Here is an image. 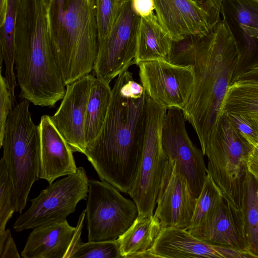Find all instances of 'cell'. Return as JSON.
<instances>
[{
  "mask_svg": "<svg viewBox=\"0 0 258 258\" xmlns=\"http://www.w3.org/2000/svg\"><path fill=\"white\" fill-rule=\"evenodd\" d=\"M197 198L177 163L169 159L161 181L154 216L162 228L187 230Z\"/></svg>",
  "mask_w": 258,
  "mask_h": 258,
  "instance_id": "obj_12",
  "label": "cell"
},
{
  "mask_svg": "<svg viewBox=\"0 0 258 258\" xmlns=\"http://www.w3.org/2000/svg\"><path fill=\"white\" fill-rule=\"evenodd\" d=\"M88 74L66 86L62 101L51 119L73 152L85 153V121L92 81Z\"/></svg>",
  "mask_w": 258,
  "mask_h": 258,
  "instance_id": "obj_14",
  "label": "cell"
},
{
  "mask_svg": "<svg viewBox=\"0 0 258 258\" xmlns=\"http://www.w3.org/2000/svg\"><path fill=\"white\" fill-rule=\"evenodd\" d=\"M146 99L144 146L136 180L127 194L136 204L140 215L153 214L168 161L161 140L167 109L154 101L147 93Z\"/></svg>",
  "mask_w": 258,
  "mask_h": 258,
  "instance_id": "obj_6",
  "label": "cell"
},
{
  "mask_svg": "<svg viewBox=\"0 0 258 258\" xmlns=\"http://www.w3.org/2000/svg\"><path fill=\"white\" fill-rule=\"evenodd\" d=\"M112 96L109 83L94 76L90 88L85 121L87 144L99 133L105 121Z\"/></svg>",
  "mask_w": 258,
  "mask_h": 258,
  "instance_id": "obj_22",
  "label": "cell"
},
{
  "mask_svg": "<svg viewBox=\"0 0 258 258\" xmlns=\"http://www.w3.org/2000/svg\"><path fill=\"white\" fill-rule=\"evenodd\" d=\"M256 116H257V115H256Z\"/></svg>",
  "mask_w": 258,
  "mask_h": 258,
  "instance_id": "obj_39",
  "label": "cell"
},
{
  "mask_svg": "<svg viewBox=\"0 0 258 258\" xmlns=\"http://www.w3.org/2000/svg\"><path fill=\"white\" fill-rule=\"evenodd\" d=\"M38 125L40 134L39 178L50 184L58 177L76 173L78 167L74 152L50 116H42Z\"/></svg>",
  "mask_w": 258,
  "mask_h": 258,
  "instance_id": "obj_16",
  "label": "cell"
},
{
  "mask_svg": "<svg viewBox=\"0 0 258 258\" xmlns=\"http://www.w3.org/2000/svg\"><path fill=\"white\" fill-rule=\"evenodd\" d=\"M157 257L152 251V248L133 254L130 258H152Z\"/></svg>",
  "mask_w": 258,
  "mask_h": 258,
  "instance_id": "obj_37",
  "label": "cell"
},
{
  "mask_svg": "<svg viewBox=\"0 0 258 258\" xmlns=\"http://www.w3.org/2000/svg\"><path fill=\"white\" fill-rule=\"evenodd\" d=\"M204 35H190L172 42L166 61L178 66H192Z\"/></svg>",
  "mask_w": 258,
  "mask_h": 258,
  "instance_id": "obj_27",
  "label": "cell"
},
{
  "mask_svg": "<svg viewBox=\"0 0 258 258\" xmlns=\"http://www.w3.org/2000/svg\"><path fill=\"white\" fill-rule=\"evenodd\" d=\"M2 64H1L0 75V145L2 143L5 126L8 117L13 109V103L5 77L2 74Z\"/></svg>",
  "mask_w": 258,
  "mask_h": 258,
  "instance_id": "obj_32",
  "label": "cell"
},
{
  "mask_svg": "<svg viewBox=\"0 0 258 258\" xmlns=\"http://www.w3.org/2000/svg\"><path fill=\"white\" fill-rule=\"evenodd\" d=\"M236 81L258 83V63L242 71L237 77Z\"/></svg>",
  "mask_w": 258,
  "mask_h": 258,
  "instance_id": "obj_36",
  "label": "cell"
},
{
  "mask_svg": "<svg viewBox=\"0 0 258 258\" xmlns=\"http://www.w3.org/2000/svg\"><path fill=\"white\" fill-rule=\"evenodd\" d=\"M245 58L223 20L202 38L192 65L194 89L182 111L197 135L204 155L211 135L223 114L222 106L226 92L242 72Z\"/></svg>",
  "mask_w": 258,
  "mask_h": 258,
  "instance_id": "obj_2",
  "label": "cell"
},
{
  "mask_svg": "<svg viewBox=\"0 0 258 258\" xmlns=\"http://www.w3.org/2000/svg\"><path fill=\"white\" fill-rule=\"evenodd\" d=\"M188 231L211 244L249 251L238 232L231 208L224 198L203 226Z\"/></svg>",
  "mask_w": 258,
  "mask_h": 258,
  "instance_id": "obj_18",
  "label": "cell"
},
{
  "mask_svg": "<svg viewBox=\"0 0 258 258\" xmlns=\"http://www.w3.org/2000/svg\"><path fill=\"white\" fill-rule=\"evenodd\" d=\"M181 110H167L162 131V144L168 159H173L186 177L197 198L208 173L204 154L192 143L187 132Z\"/></svg>",
  "mask_w": 258,
  "mask_h": 258,
  "instance_id": "obj_11",
  "label": "cell"
},
{
  "mask_svg": "<svg viewBox=\"0 0 258 258\" xmlns=\"http://www.w3.org/2000/svg\"><path fill=\"white\" fill-rule=\"evenodd\" d=\"M146 97V91L139 98L125 97L116 79L104 124L84 153L101 180L125 194L134 184L142 156Z\"/></svg>",
  "mask_w": 258,
  "mask_h": 258,
  "instance_id": "obj_1",
  "label": "cell"
},
{
  "mask_svg": "<svg viewBox=\"0 0 258 258\" xmlns=\"http://www.w3.org/2000/svg\"><path fill=\"white\" fill-rule=\"evenodd\" d=\"M0 257H20L10 229H7L0 233Z\"/></svg>",
  "mask_w": 258,
  "mask_h": 258,
  "instance_id": "obj_33",
  "label": "cell"
},
{
  "mask_svg": "<svg viewBox=\"0 0 258 258\" xmlns=\"http://www.w3.org/2000/svg\"><path fill=\"white\" fill-rule=\"evenodd\" d=\"M121 258L117 239L82 242L71 258Z\"/></svg>",
  "mask_w": 258,
  "mask_h": 258,
  "instance_id": "obj_30",
  "label": "cell"
},
{
  "mask_svg": "<svg viewBox=\"0 0 258 258\" xmlns=\"http://www.w3.org/2000/svg\"><path fill=\"white\" fill-rule=\"evenodd\" d=\"M172 39L153 13L141 17L137 36L135 64L153 60H166Z\"/></svg>",
  "mask_w": 258,
  "mask_h": 258,
  "instance_id": "obj_20",
  "label": "cell"
},
{
  "mask_svg": "<svg viewBox=\"0 0 258 258\" xmlns=\"http://www.w3.org/2000/svg\"><path fill=\"white\" fill-rule=\"evenodd\" d=\"M223 199L219 187L207 173L202 190L197 199L188 231L200 228L206 223Z\"/></svg>",
  "mask_w": 258,
  "mask_h": 258,
  "instance_id": "obj_26",
  "label": "cell"
},
{
  "mask_svg": "<svg viewBox=\"0 0 258 258\" xmlns=\"http://www.w3.org/2000/svg\"><path fill=\"white\" fill-rule=\"evenodd\" d=\"M6 13V0H0V25L5 20Z\"/></svg>",
  "mask_w": 258,
  "mask_h": 258,
  "instance_id": "obj_38",
  "label": "cell"
},
{
  "mask_svg": "<svg viewBox=\"0 0 258 258\" xmlns=\"http://www.w3.org/2000/svg\"><path fill=\"white\" fill-rule=\"evenodd\" d=\"M221 14L231 18L247 35L258 40V0H222Z\"/></svg>",
  "mask_w": 258,
  "mask_h": 258,
  "instance_id": "obj_24",
  "label": "cell"
},
{
  "mask_svg": "<svg viewBox=\"0 0 258 258\" xmlns=\"http://www.w3.org/2000/svg\"><path fill=\"white\" fill-rule=\"evenodd\" d=\"M19 0H6L5 20L0 26V54L6 66L5 76L15 77L14 31Z\"/></svg>",
  "mask_w": 258,
  "mask_h": 258,
  "instance_id": "obj_25",
  "label": "cell"
},
{
  "mask_svg": "<svg viewBox=\"0 0 258 258\" xmlns=\"http://www.w3.org/2000/svg\"><path fill=\"white\" fill-rule=\"evenodd\" d=\"M135 12L141 17H146L155 10L153 0H132Z\"/></svg>",
  "mask_w": 258,
  "mask_h": 258,
  "instance_id": "obj_34",
  "label": "cell"
},
{
  "mask_svg": "<svg viewBox=\"0 0 258 258\" xmlns=\"http://www.w3.org/2000/svg\"><path fill=\"white\" fill-rule=\"evenodd\" d=\"M76 227L66 220L33 229L21 252L24 258H70Z\"/></svg>",
  "mask_w": 258,
  "mask_h": 258,
  "instance_id": "obj_17",
  "label": "cell"
},
{
  "mask_svg": "<svg viewBox=\"0 0 258 258\" xmlns=\"http://www.w3.org/2000/svg\"><path fill=\"white\" fill-rule=\"evenodd\" d=\"M24 99L10 112L0 147L13 184L16 212L22 213L33 183L39 179L40 134Z\"/></svg>",
  "mask_w": 258,
  "mask_h": 258,
  "instance_id": "obj_4",
  "label": "cell"
},
{
  "mask_svg": "<svg viewBox=\"0 0 258 258\" xmlns=\"http://www.w3.org/2000/svg\"><path fill=\"white\" fill-rule=\"evenodd\" d=\"M47 33L66 86L93 71L99 40L95 0H42Z\"/></svg>",
  "mask_w": 258,
  "mask_h": 258,
  "instance_id": "obj_3",
  "label": "cell"
},
{
  "mask_svg": "<svg viewBox=\"0 0 258 258\" xmlns=\"http://www.w3.org/2000/svg\"><path fill=\"white\" fill-rule=\"evenodd\" d=\"M138 66L141 84L149 96L167 110H182L194 89L192 66L176 65L165 60L143 61Z\"/></svg>",
  "mask_w": 258,
  "mask_h": 258,
  "instance_id": "obj_10",
  "label": "cell"
},
{
  "mask_svg": "<svg viewBox=\"0 0 258 258\" xmlns=\"http://www.w3.org/2000/svg\"><path fill=\"white\" fill-rule=\"evenodd\" d=\"M140 19L133 9L132 1L126 0L109 34L99 43L93 69L96 78L109 83L135 64Z\"/></svg>",
  "mask_w": 258,
  "mask_h": 258,
  "instance_id": "obj_9",
  "label": "cell"
},
{
  "mask_svg": "<svg viewBox=\"0 0 258 258\" xmlns=\"http://www.w3.org/2000/svg\"><path fill=\"white\" fill-rule=\"evenodd\" d=\"M225 113L246 142L253 148L258 146V116L249 113Z\"/></svg>",
  "mask_w": 258,
  "mask_h": 258,
  "instance_id": "obj_31",
  "label": "cell"
},
{
  "mask_svg": "<svg viewBox=\"0 0 258 258\" xmlns=\"http://www.w3.org/2000/svg\"><path fill=\"white\" fill-rule=\"evenodd\" d=\"M162 227L153 214H139L132 225L117 238L122 257L151 249Z\"/></svg>",
  "mask_w": 258,
  "mask_h": 258,
  "instance_id": "obj_21",
  "label": "cell"
},
{
  "mask_svg": "<svg viewBox=\"0 0 258 258\" xmlns=\"http://www.w3.org/2000/svg\"><path fill=\"white\" fill-rule=\"evenodd\" d=\"M222 112L249 113L258 116V83L235 81L226 92Z\"/></svg>",
  "mask_w": 258,
  "mask_h": 258,
  "instance_id": "obj_23",
  "label": "cell"
},
{
  "mask_svg": "<svg viewBox=\"0 0 258 258\" xmlns=\"http://www.w3.org/2000/svg\"><path fill=\"white\" fill-rule=\"evenodd\" d=\"M247 166L249 172L258 181V146L253 147L251 151Z\"/></svg>",
  "mask_w": 258,
  "mask_h": 258,
  "instance_id": "obj_35",
  "label": "cell"
},
{
  "mask_svg": "<svg viewBox=\"0 0 258 258\" xmlns=\"http://www.w3.org/2000/svg\"><path fill=\"white\" fill-rule=\"evenodd\" d=\"M126 0H95L99 43L109 34L123 3Z\"/></svg>",
  "mask_w": 258,
  "mask_h": 258,
  "instance_id": "obj_29",
  "label": "cell"
},
{
  "mask_svg": "<svg viewBox=\"0 0 258 258\" xmlns=\"http://www.w3.org/2000/svg\"><path fill=\"white\" fill-rule=\"evenodd\" d=\"M236 226L247 249L258 258V181L247 171L239 209L232 211Z\"/></svg>",
  "mask_w": 258,
  "mask_h": 258,
  "instance_id": "obj_19",
  "label": "cell"
},
{
  "mask_svg": "<svg viewBox=\"0 0 258 258\" xmlns=\"http://www.w3.org/2000/svg\"><path fill=\"white\" fill-rule=\"evenodd\" d=\"M86 204L88 241L116 240L139 215L135 202L103 180H89Z\"/></svg>",
  "mask_w": 258,
  "mask_h": 258,
  "instance_id": "obj_8",
  "label": "cell"
},
{
  "mask_svg": "<svg viewBox=\"0 0 258 258\" xmlns=\"http://www.w3.org/2000/svg\"><path fill=\"white\" fill-rule=\"evenodd\" d=\"M89 179L83 167L77 168L74 174L49 184L20 215L13 225L16 232L35 229L67 220L74 212L78 203L86 200Z\"/></svg>",
  "mask_w": 258,
  "mask_h": 258,
  "instance_id": "obj_7",
  "label": "cell"
},
{
  "mask_svg": "<svg viewBox=\"0 0 258 258\" xmlns=\"http://www.w3.org/2000/svg\"><path fill=\"white\" fill-rule=\"evenodd\" d=\"M156 16L173 41L206 35L221 21L203 0H153Z\"/></svg>",
  "mask_w": 258,
  "mask_h": 258,
  "instance_id": "obj_13",
  "label": "cell"
},
{
  "mask_svg": "<svg viewBox=\"0 0 258 258\" xmlns=\"http://www.w3.org/2000/svg\"><path fill=\"white\" fill-rule=\"evenodd\" d=\"M13 184L2 157L0 161V233L16 212Z\"/></svg>",
  "mask_w": 258,
  "mask_h": 258,
  "instance_id": "obj_28",
  "label": "cell"
},
{
  "mask_svg": "<svg viewBox=\"0 0 258 258\" xmlns=\"http://www.w3.org/2000/svg\"><path fill=\"white\" fill-rule=\"evenodd\" d=\"M252 148L223 113L211 135L204 155L208 160V173L232 211L240 207L247 161Z\"/></svg>",
  "mask_w": 258,
  "mask_h": 258,
  "instance_id": "obj_5",
  "label": "cell"
},
{
  "mask_svg": "<svg viewBox=\"0 0 258 258\" xmlns=\"http://www.w3.org/2000/svg\"><path fill=\"white\" fill-rule=\"evenodd\" d=\"M152 250L162 258H255L248 250L211 244L186 229L172 227L161 229Z\"/></svg>",
  "mask_w": 258,
  "mask_h": 258,
  "instance_id": "obj_15",
  "label": "cell"
}]
</instances>
